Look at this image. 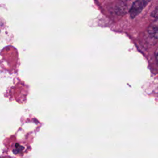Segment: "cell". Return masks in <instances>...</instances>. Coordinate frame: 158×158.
<instances>
[{"mask_svg": "<svg viewBox=\"0 0 158 158\" xmlns=\"http://www.w3.org/2000/svg\"><path fill=\"white\" fill-rule=\"evenodd\" d=\"M148 3V1L144 0H138L133 2L132 4L129 13L131 18H135L143 10L145 6Z\"/></svg>", "mask_w": 158, "mask_h": 158, "instance_id": "cell-1", "label": "cell"}, {"mask_svg": "<svg viewBox=\"0 0 158 158\" xmlns=\"http://www.w3.org/2000/svg\"><path fill=\"white\" fill-rule=\"evenodd\" d=\"M127 11V6L125 2L120 1L115 6V12L117 15H123Z\"/></svg>", "mask_w": 158, "mask_h": 158, "instance_id": "cell-2", "label": "cell"}, {"mask_svg": "<svg viewBox=\"0 0 158 158\" xmlns=\"http://www.w3.org/2000/svg\"><path fill=\"white\" fill-rule=\"evenodd\" d=\"M148 33L149 36L154 40H157V35H158V28L157 23H151L149 27L148 28Z\"/></svg>", "mask_w": 158, "mask_h": 158, "instance_id": "cell-3", "label": "cell"}, {"mask_svg": "<svg viewBox=\"0 0 158 158\" xmlns=\"http://www.w3.org/2000/svg\"><path fill=\"white\" fill-rule=\"evenodd\" d=\"M151 16L155 18L156 19H157V6L155 7V9L151 13Z\"/></svg>", "mask_w": 158, "mask_h": 158, "instance_id": "cell-4", "label": "cell"}]
</instances>
